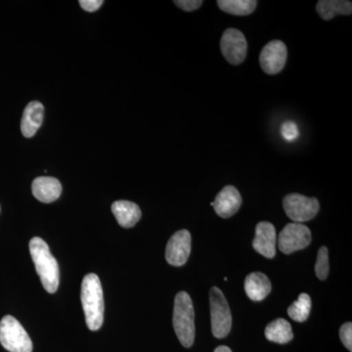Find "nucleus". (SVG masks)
<instances>
[{
    "label": "nucleus",
    "mask_w": 352,
    "mask_h": 352,
    "mask_svg": "<svg viewBox=\"0 0 352 352\" xmlns=\"http://www.w3.org/2000/svg\"><path fill=\"white\" fill-rule=\"evenodd\" d=\"M288 50L281 41H272L266 44L259 55V64L264 73L277 75L286 65Z\"/></svg>",
    "instance_id": "9"
},
{
    "label": "nucleus",
    "mask_w": 352,
    "mask_h": 352,
    "mask_svg": "<svg viewBox=\"0 0 352 352\" xmlns=\"http://www.w3.org/2000/svg\"><path fill=\"white\" fill-rule=\"evenodd\" d=\"M316 11L324 21L332 20L337 15H351L352 2L347 0H320Z\"/></svg>",
    "instance_id": "17"
},
{
    "label": "nucleus",
    "mask_w": 352,
    "mask_h": 352,
    "mask_svg": "<svg viewBox=\"0 0 352 352\" xmlns=\"http://www.w3.org/2000/svg\"><path fill=\"white\" fill-rule=\"evenodd\" d=\"M193 302L186 292H179L175 296L173 310V328L184 347L193 346L195 340Z\"/></svg>",
    "instance_id": "3"
},
{
    "label": "nucleus",
    "mask_w": 352,
    "mask_h": 352,
    "mask_svg": "<svg viewBox=\"0 0 352 352\" xmlns=\"http://www.w3.org/2000/svg\"><path fill=\"white\" fill-rule=\"evenodd\" d=\"M44 107L38 101L28 104L21 122V131L27 138H34L43 122Z\"/></svg>",
    "instance_id": "14"
},
{
    "label": "nucleus",
    "mask_w": 352,
    "mask_h": 352,
    "mask_svg": "<svg viewBox=\"0 0 352 352\" xmlns=\"http://www.w3.org/2000/svg\"><path fill=\"white\" fill-rule=\"evenodd\" d=\"M104 2L102 0H80V4L83 10L87 12H95L98 10Z\"/></svg>",
    "instance_id": "25"
},
{
    "label": "nucleus",
    "mask_w": 352,
    "mask_h": 352,
    "mask_svg": "<svg viewBox=\"0 0 352 352\" xmlns=\"http://www.w3.org/2000/svg\"><path fill=\"white\" fill-rule=\"evenodd\" d=\"M0 344L10 352H32L31 338L17 319L6 315L0 321Z\"/></svg>",
    "instance_id": "4"
},
{
    "label": "nucleus",
    "mask_w": 352,
    "mask_h": 352,
    "mask_svg": "<svg viewBox=\"0 0 352 352\" xmlns=\"http://www.w3.org/2000/svg\"><path fill=\"white\" fill-rule=\"evenodd\" d=\"M204 2L201 0H175V4L186 12H192L200 8Z\"/></svg>",
    "instance_id": "24"
},
{
    "label": "nucleus",
    "mask_w": 352,
    "mask_h": 352,
    "mask_svg": "<svg viewBox=\"0 0 352 352\" xmlns=\"http://www.w3.org/2000/svg\"><path fill=\"white\" fill-rule=\"evenodd\" d=\"M112 212L120 226L131 228L140 220V208L135 203L129 201H117L112 205Z\"/></svg>",
    "instance_id": "15"
},
{
    "label": "nucleus",
    "mask_w": 352,
    "mask_h": 352,
    "mask_svg": "<svg viewBox=\"0 0 352 352\" xmlns=\"http://www.w3.org/2000/svg\"><path fill=\"white\" fill-rule=\"evenodd\" d=\"M217 3L220 10L234 16L251 15L258 6L256 0H219Z\"/></svg>",
    "instance_id": "19"
},
{
    "label": "nucleus",
    "mask_w": 352,
    "mask_h": 352,
    "mask_svg": "<svg viewBox=\"0 0 352 352\" xmlns=\"http://www.w3.org/2000/svg\"><path fill=\"white\" fill-rule=\"evenodd\" d=\"M32 195L41 203H52L59 199L62 193V185L57 178L50 176H39L32 182Z\"/></svg>",
    "instance_id": "13"
},
{
    "label": "nucleus",
    "mask_w": 352,
    "mask_h": 352,
    "mask_svg": "<svg viewBox=\"0 0 352 352\" xmlns=\"http://www.w3.org/2000/svg\"><path fill=\"white\" fill-rule=\"evenodd\" d=\"M329 254L326 247H321L317 256L316 264H315V274L320 280L327 279L329 275Z\"/></svg>",
    "instance_id": "21"
},
{
    "label": "nucleus",
    "mask_w": 352,
    "mask_h": 352,
    "mask_svg": "<svg viewBox=\"0 0 352 352\" xmlns=\"http://www.w3.org/2000/svg\"><path fill=\"white\" fill-rule=\"evenodd\" d=\"M30 252L36 272L43 288L54 294L59 287V266L56 258L51 254L50 247L41 238L34 237L30 241Z\"/></svg>",
    "instance_id": "2"
},
{
    "label": "nucleus",
    "mask_w": 352,
    "mask_h": 352,
    "mask_svg": "<svg viewBox=\"0 0 352 352\" xmlns=\"http://www.w3.org/2000/svg\"><path fill=\"white\" fill-rule=\"evenodd\" d=\"M245 291L252 300L261 302L270 294V280L263 273H251L245 278Z\"/></svg>",
    "instance_id": "16"
},
{
    "label": "nucleus",
    "mask_w": 352,
    "mask_h": 352,
    "mask_svg": "<svg viewBox=\"0 0 352 352\" xmlns=\"http://www.w3.org/2000/svg\"><path fill=\"white\" fill-rule=\"evenodd\" d=\"M276 229L270 222H259L256 228L252 247L261 256L267 258H274L276 254Z\"/></svg>",
    "instance_id": "11"
},
{
    "label": "nucleus",
    "mask_w": 352,
    "mask_h": 352,
    "mask_svg": "<svg viewBox=\"0 0 352 352\" xmlns=\"http://www.w3.org/2000/svg\"><path fill=\"white\" fill-rule=\"evenodd\" d=\"M310 243L311 232L309 228L296 222L287 224L278 238V247L280 251L286 254L305 249Z\"/></svg>",
    "instance_id": "8"
},
{
    "label": "nucleus",
    "mask_w": 352,
    "mask_h": 352,
    "mask_svg": "<svg viewBox=\"0 0 352 352\" xmlns=\"http://www.w3.org/2000/svg\"><path fill=\"white\" fill-rule=\"evenodd\" d=\"M311 309V298L307 294L302 293L293 305L288 308V314L293 320L305 322L309 316Z\"/></svg>",
    "instance_id": "20"
},
{
    "label": "nucleus",
    "mask_w": 352,
    "mask_h": 352,
    "mask_svg": "<svg viewBox=\"0 0 352 352\" xmlns=\"http://www.w3.org/2000/svg\"><path fill=\"white\" fill-rule=\"evenodd\" d=\"M266 339L277 344H287L294 338L291 324L285 319L278 318L268 324L265 329Z\"/></svg>",
    "instance_id": "18"
},
{
    "label": "nucleus",
    "mask_w": 352,
    "mask_h": 352,
    "mask_svg": "<svg viewBox=\"0 0 352 352\" xmlns=\"http://www.w3.org/2000/svg\"><path fill=\"white\" fill-rule=\"evenodd\" d=\"M285 212L296 223L309 221L316 217L320 210L319 201L300 194H289L283 200Z\"/></svg>",
    "instance_id": "6"
},
{
    "label": "nucleus",
    "mask_w": 352,
    "mask_h": 352,
    "mask_svg": "<svg viewBox=\"0 0 352 352\" xmlns=\"http://www.w3.org/2000/svg\"><path fill=\"white\" fill-rule=\"evenodd\" d=\"M242 205V197L239 191L234 186L224 187L215 197L214 208L215 212L222 219L233 217L239 210Z\"/></svg>",
    "instance_id": "12"
},
{
    "label": "nucleus",
    "mask_w": 352,
    "mask_h": 352,
    "mask_svg": "<svg viewBox=\"0 0 352 352\" xmlns=\"http://www.w3.org/2000/svg\"><path fill=\"white\" fill-rule=\"evenodd\" d=\"M220 50L229 64L233 66L242 64L248 52V43L244 34L233 28L227 29L220 39Z\"/></svg>",
    "instance_id": "7"
},
{
    "label": "nucleus",
    "mask_w": 352,
    "mask_h": 352,
    "mask_svg": "<svg viewBox=\"0 0 352 352\" xmlns=\"http://www.w3.org/2000/svg\"><path fill=\"white\" fill-rule=\"evenodd\" d=\"M214 352H232L231 351V349H229V347L221 346L217 347V349H215Z\"/></svg>",
    "instance_id": "26"
},
{
    "label": "nucleus",
    "mask_w": 352,
    "mask_h": 352,
    "mask_svg": "<svg viewBox=\"0 0 352 352\" xmlns=\"http://www.w3.org/2000/svg\"><path fill=\"white\" fill-rule=\"evenodd\" d=\"M210 305L212 333L217 339H223L230 332L232 316L226 296L217 287L210 289Z\"/></svg>",
    "instance_id": "5"
},
{
    "label": "nucleus",
    "mask_w": 352,
    "mask_h": 352,
    "mask_svg": "<svg viewBox=\"0 0 352 352\" xmlns=\"http://www.w3.org/2000/svg\"><path fill=\"white\" fill-rule=\"evenodd\" d=\"M80 298L88 329L99 330L104 321L103 289L100 279L94 273L83 278Z\"/></svg>",
    "instance_id": "1"
},
{
    "label": "nucleus",
    "mask_w": 352,
    "mask_h": 352,
    "mask_svg": "<svg viewBox=\"0 0 352 352\" xmlns=\"http://www.w3.org/2000/svg\"><path fill=\"white\" fill-rule=\"evenodd\" d=\"M191 241L189 231L185 229L173 234L166 245V261L173 266L184 265L191 252Z\"/></svg>",
    "instance_id": "10"
},
{
    "label": "nucleus",
    "mask_w": 352,
    "mask_h": 352,
    "mask_svg": "<svg viewBox=\"0 0 352 352\" xmlns=\"http://www.w3.org/2000/svg\"><path fill=\"white\" fill-rule=\"evenodd\" d=\"M340 339L342 340L344 346L349 349V351H352V324L351 322L349 323H344L342 326L340 330Z\"/></svg>",
    "instance_id": "23"
},
{
    "label": "nucleus",
    "mask_w": 352,
    "mask_h": 352,
    "mask_svg": "<svg viewBox=\"0 0 352 352\" xmlns=\"http://www.w3.org/2000/svg\"><path fill=\"white\" fill-rule=\"evenodd\" d=\"M281 134L285 140L294 141L298 138L300 132H298V126H296L295 122L289 120V122H284L282 124Z\"/></svg>",
    "instance_id": "22"
}]
</instances>
